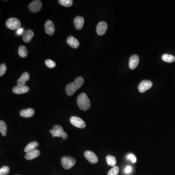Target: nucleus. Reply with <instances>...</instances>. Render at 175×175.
<instances>
[{
  "mask_svg": "<svg viewBox=\"0 0 175 175\" xmlns=\"http://www.w3.org/2000/svg\"><path fill=\"white\" fill-rule=\"evenodd\" d=\"M77 104L80 109L86 111L90 108V102L86 94L81 93L78 96Z\"/></svg>",
  "mask_w": 175,
  "mask_h": 175,
  "instance_id": "nucleus-2",
  "label": "nucleus"
},
{
  "mask_svg": "<svg viewBox=\"0 0 175 175\" xmlns=\"http://www.w3.org/2000/svg\"><path fill=\"white\" fill-rule=\"evenodd\" d=\"M67 42L69 46L73 48H78L80 45L79 41L75 37H73V36H70L68 37Z\"/></svg>",
  "mask_w": 175,
  "mask_h": 175,
  "instance_id": "nucleus-16",
  "label": "nucleus"
},
{
  "mask_svg": "<svg viewBox=\"0 0 175 175\" xmlns=\"http://www.w3.org/2000/svg\"><path fill=\"white\" fill-rule=\"evenodd\" d=\"M108 29V25L105 22H101L98 23L96 27V32L99 36L105 34Z\"/></svg>",
  "mask_w": 175,
  "mask_h": 175,
  "instance_id": "nucleus-10",
  "label": "nucleus"
},
{
  "mask_svg": "<svg viewBox=\"0 0 175 175\" xmlns=\"http://www.w3.org/2000/svg\"><path fill=\"white\" fill-rule=\"evenodd\" d=\"M50 133L52 135L53 138L55 137H61L64 140H66L68 138V134L65 132L62 126L59 125H56L54 126L53 130L50 131Z\"/></svg>",
  "mask_w": 175,
  "mask_h": 175,
  "instance_id": "nucleus-3",
  "label": "nucleus"
},
{
  "mask_svg": "<svg viewBox=\"0 0 175 175\" xmlns=\"http://www.w3.org/2000/svg\"><path fill=\"white\" fill-rule=\"evenodd\" d=\"M106 161L108 165L111 167H115L116 164V159L114 157L109 155L107 156Z\"/></svg>",
  "mask_w": 175,
  "mask_h": 175,
  "instance_id": "nucleus-21",
  "label": "nucleus"
},
{
  "mask_svg": "<svg viewBox=\"0 0 175 175\" xmlns=\"http://www.w3.org/2000/svg\"><path fill=\"white\" fill-rule=\"evenodd\" d=\"M6 25L8 29L11 30H18L20 28L21 23L18 19L12 18L7 20L6 22Z\"/></svg>",
  "mask_w": 175,
  "mask_h": 175,
  "instance_id": "nucleus-5",
  "label": "nucleus"
},
{
  "mask_svg": "<svg viewBox=\"0 0 175 175\" xmlns=\"http://www.w3.org/2000/svg\"><path fill=\"white\" fill-rule=\"evenodd\" d=\"M153 86V83L151 81L145 80L141 82L138 86V90L141 93L146 92V90L150 89Z\"/></svg>",
  "mask_w": 175,
  "mask_h": 175,
  "instance_id": "nucleus-8",
  "label": "nucleus"
},
{
  "mask_svg": "<svg viewBox=\"0 0 175 175\" xmlns=\"http://www.w3.org/2000/svg\"><path fill=\"white\" fill-rule=\"evenodd\" d=\"M7 70V67L5 64H1L0 66V76H2L4 75Z\"/></svg>",
  "mask_w": 175,
  "mask_h": 175,
  "instance_id": "nucleus-29",
  "label": "nucleus"
},
{
  "mask_svg": "<svg viewBox=\"0 0 175 175\" xmlns=\"http://www.w3.org/2000/svg\"><path fill=\"white\" fill-rule=\"evenodd\" d=\"M84 82V79L81 76H79L75 79V81L70 83L66 86L65 91L68 96H72L76 90L82 86Z\"/></svg>",
  "mask_w": 175,
  "mask_h": 175,
  "instance_id": "nucleus-1",
  "label": "nucleus"
},
{
  "mask_svg": "<svg viewBox=\"0 0 175 175\" xmlns=\"http://www.w3.org/2000/svg\"><path fill=\"white\" fill-rule=\"evenodd\" d=\"M59 2L65 7H70L73 4V1L72 0H59Z\"/></svg>",
  "mask_w": 175,
  "mask_h": 175,
  "instance_id": "nucleus-25",
  "label": "nucleus"
},
{
  "mask_svg": "<svg viewBox=\"0 0 175 175\" xmlns=\"http://www.w3.org/2000/svg\"></svg>",
  "mask_w": 175,
  "mask_h": 175,
  "instance_id": "nucleus-33",
  "label": "nucleus"
},
{
  "mask_svg": "<svg viewBox=\"0 0 175 175\" xmlns=\"http://www.w3.org/2000/svg\"><path fill=\"white\" fill-rule=\"evenodd\" d=\"M45 30L47 34L52 35L55 33V28L53 23L50 20H48L45 23Z\"/></svg>",
  "mask_w": 175,
  "mask_h": 175,
  "instance_id": "nucleus-12",
  "label": "nucleus"
},
{
  "mask_svg": "<svg viewBox=\"0 0 175 175\" xmlns=\"http://www.w3.org/2000/svg\"><path fill=\"white\" fill-rule=\"evenodd\" d=\"M132 171V167L131 166H128L125 168V172L126 174H129Z\"/></svg>",
  "mask_w": 175,
  "mask_h": 175,
  "instance_id": "nucleus-31",
  "label": "nucleus"
},
{
  "mask_svg": "<svg viewBox=\"0 0 175 175\" xmlns=\"http://www.w3.org/2000/svg\"><path fill=\"white\" fill-rule=\"evenodd\" d=\"M45 63L49 68H53L56 66V63H55V62L51 59H47L45 60Z\"/></svg>",
  "mask_w": 175,
  "mask_h": 175,
  "instance_id": "nucleus-28",
  "label": "nucleus"
},
{
  "mask_svg": "<svg viewBox=\"0 0 175 175\" xmlns=\"http://www.w3.org/2000/svg\"><path fill=\"white\" fill-rule=\"evenodd\" d=\"M24 32H23V28H19V29H18L17 31V34L18 35H19V36H20L21 35L23 34Z\"/></svg>",
  "mask_w": 175,
  "mask_h": 175,
  "instance_id": "nucleus-32",
  "label": "nucleus"
},
{
  "mask_svg": "<svg viewBox=\"0 0 175 175\" xmlns=\"http://www.w3.org/2000/svg\"><path fill=\"white\" fill-rule=\"evenodd\" d=\"M0 131L3 136H6L7 134V125L6 123L1 120L0 121Z\"/></svg>",
  "mask_w": 175,
  "mask_h": 175,
  "instance_id": "nucleus-24",
  "label": "nucleus"
},
{
  "mask_svg": "<svg viewBox=\"0 0 175 175\" xmlns=\"http://www.w3.org/2000/svg\"><path fill=\"white\" fill-rule=\"evenodd\" d=\"M76 164V160L71 157H64L62 158L61 164L65 169L69 170Z\"/></svg>",
  "mask_w": 175,
  "mask_h": 175,
  "instance_id": "nucleus-4",
  "label": "nucleus"
},
{
  "mask_svg": "<svg viewBox=\"0 0 175 175\" xmlns=\"http://www.w3.org/2000/svg\"><path fill=\"white\" fill-rule=\"evenodd\" d=\"M34 109L29 108L26 109H23L20 112V115L21 116L25 118H30L33 116L34 115Z\"/></svg>",
  "mask_w": 175,
  "mask_h": 175,
  "instance_id": "nucleus-19",
  "label": "nucleus"
},
{
  "mask_svg": "<svg viewBox=\"0 0 175 175\" xmlns=\"http://www.w3.org/2000/svg\"><path fill=\"white\" fill-rule=\"evenodd\" d=\"M84 25V19L81 16H78L74 19V25L76 29L81 30Z\"/></svg>",
  "mask_w": 175,
  "mask_h": 175,
  "instance_id": "nucleus-14",
  "label": "nucleus"
},
{
  "mask_svg": "<svg viewBox=\"0 0 175 175\" xmlns=\"http://www.w3.org/2000/svg\"><path fill=\"white\" fill-rule=\"evenodd\" d=\"M10 171V169L7 166H4L0 169V175H7Z\"/></svg>",
  "mask_w": 175,
  "mask_h": 175,
  "instance_id": "nucleus-27",
  "label": "nucleus"
},
{
  "mask_svg": "<svg viewBox=\"0 0 175 175\" xmlns=\"http://www.w3.org/2000/svg\"><path fill=\"white\" fill-rule=\"evenodd\" d=\"M127 158H128V159L131 160L133 163H135V162H136V158L135 157V156L132 154H128V156H127Z\"/></svg>",
  "mask_w": 175,
  "mask_h": 175,
  "instance_id": "nucleus-30",
  "label": "nucleus"
},
{
  "mask_svg": "<svg viewBox=\"0 0 175 175\" xmlns=\"http://www.w3.org/2000/svg\"><path fill=\"white\" fill-rule=\"evenodd\" d=\"M84 156L88 161L91 164H96L98 161L97 156L91 151L87 150L85 151Z\"/></svg>",
  "mask_w": 175,
  "mask_h": 175,
  "instance_id": "nucleus-9",
  "label": "nucleus"
},
{
  "mask_svg": "<svg viewBox=\"0 0 175 175\" xmlns=\"http://www.w3.org/2000/svg\"><path fill=\"white\" fill-rule=\"evenodd\" d=\"M39 143L37 142H32L28 144L25 149V152L26 153L32 151L34 150L39 146Z\"/></svg>",
  "mask_w": 175,
  "mask_h": 175,
  "instance_id": "nucleus-20",
  "label": "nucleus"
},
{
  "mask_svg": "<svg viewBox=\"0 0 175 175\" xmlns=\"http://www.w3.org/2000/svg\"><path fill=\"white\" fill-rule=\"evenodd\" d=\"M30 74L28 72H25L17 81L18 85H25L26 81L30 79Z\"/></svg>",
  "mask_w": 175,
  "mask_h": 175,
  "instance_id": "nucleus-17",
  "label": "nucleus"
},
{
  "mask_svg": "<svg viewBox=\"0 0 175 175\" xmlns=\"http://www.w3.org/2000/svg\"><path fill=\"white\" fill-rule=\"evenodd\" d=\"M40 150L37 149H35L34 150L27 153L25 156V158L28 160H32L38 157L40 155Z\"/></svg>",
  "mask_w": 175,
  "mask_h": 175,
  "instance_id": "nucleus-18",
  "label": "nucleus"
},
{
  "mask_svg": "<svg viewBox=\"0 0 175 175\" xmlns=\"http://www.w3.org/2000/svg\"><path fill=\"white\" fill-rule=\"evenodd\" d=\"M71 123L72 125L76 126V128H83L86 127V123L80 118L77 116H72L70 119Z\"/></svg>",
  "mask_w": 175,
  "mask_h": 175,
  "instance_id": "nucleus-6",
  "label": "nucleus"
},
{
  "mask_svg": "<svg viewBox=\"0 0 175 175\" xmlns=\"http://www.w3.org/2000/svg\"><path fill=\"white\" fill-rule=\"evenodd\" d=\"M139 63V58L137 55H133L129 59V67L131 70H134L137 67Z\"/></svg>",
  "mask_w": 175,
  "mask_h": 175,
  "instance_id": "nucleus-13",
  "label": "nucleus"
},
{
  "mask_svg": "<svg viewBox=\"0 0 175 175\" xmlns=\"http://www.w3.org/2000/svg\"><path fill=\"white\" fill-rule=\"evenodd\" d=\"M34 33L32 30L30 29H28L24 32V33L23 35V42L25 43H28L31 42V40L34 37Z\"/></svg>",
  "mask_w": 175,
  "mask_h": 175,
  "instance_id": "nucleus-15",
  "label": "nucleus"
},
{
  "mask_svg": "<svg viewBox=\"0 0 175 175\" xmlns=\"http://www.w3.org/2000/svg\"><path fill=\"white\" fill-rule=\"evenodd\" d=\"M42 1L39 0H35L30 3L28 6L29 11L33 13H37L39 12L42 8Z\"/></svg>",
  "mask_w": 175,
  "mask_h": 175,
  "instance_id": "nucleus-7",
  "label": "nucleus"
},
{
  "mask_svg": "<svg viewBox=\"0 0 175 175\" xmlns=\"http://www.w3.org/2000/svg\"><path fill=\"white\" fill-rule=\"evenodd\" d=\"M13 92L16 94H23L27 93L29 90V88L26 85H17L13 88Z\"/></svg>",
  "mask_w": 175,
  "mask_h": 175,
  "instance_id": "nucleus-11",
  "label": "nucleus"
},
{
  "mask_svg": "<svg viewBox=\"0 0 175 175\" xmlns=\"http://www.w3.org/2000/svg\"><path fill=\"white\" fill-rule=\"evenodd\" d=\"M119 167L117 166H115L109 171L108 175H118L119 174Z\"/></svg>",
  "mask_w": 175,
  "mask_h": 175,
  "instance_id": "nucleus-26",
  "label": "nucleus"
},
{
  "mask_svg": "<svg viewBox=\"0 0 175 175\" xmlns=\"http://www.w3.org/2000/svg\"><path fill=\"white\" fill-rule=\"evenodd\" d=\"M162 59L164 61L167 62L168 63H171V62L175 61V58L174 56L169 55V54H165L162 55Z\"/></svg>",
  "mask_w": 175,
  "mask_h": 175,
  "instance_id": "nucleus-23",
  "label": "nucleus"
},
{
  "mask_svg": "<svg viewBox=\"0 0 175 175\" xmlns=\"http://www.w3.org/2000/svg\"><path fill=\"white\" fill-rule=\"evenodd\" d=\"M19 55L22 58H26L28 55V51L26 47L21 45L19 47L18 50Z\"/></svg>",
  "mask_w": 175,
  "mask_h": 175,
  "instance_id": "nucleus-22",
  "label": "nucleus"
}]
</instances>
